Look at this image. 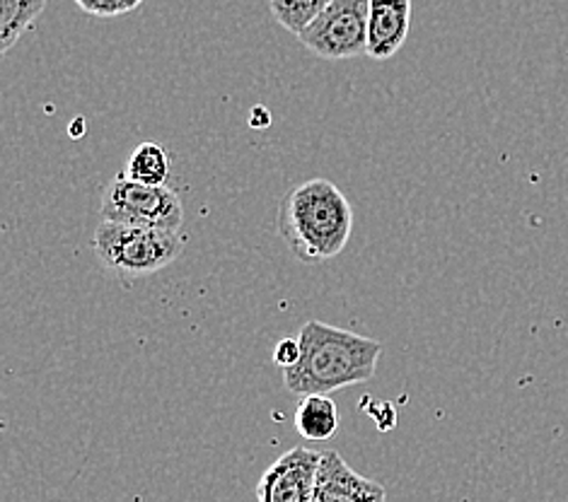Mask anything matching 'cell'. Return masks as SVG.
I'll list each match as a JSON object with an SVG mask.
<instances>
[{"label":"cell","instance_id":"1","mask_svg":"<svg viewBox=\"0 0 568 502\" xmlns=\"http://www.w3.org/2000/svg\"><path fill=\"white\" fill-rule=\"evenodd\" d=\"M301 360L293 368L281 370L283 385L295 397H329L351 385L368 382L375 377L383 344L368 336L329 327L317 319L303 324Z\"/></svg>","mask_w":568,"mask_h":502},{"label":"cell","instance_id":"2","mask_svg":"<svg viewBox=\"0 0 568 502\" xmlns=\"http://www.w3.org/2000/svg\"><path fill=\"white\" fill-rule=\"evenodd\" d=\"M354 229V211L329 180H310L291 188L278 206V235L293 256L322 264L339 256Z\"/></svg>","mask_w":568,"mask_h":502},{"label":"cell","instance_id":"3","mask_svg":"<svg viewBox=\"0 0 568 502\" xmlns=\"http://www.w3.org/2000/svg\"><path fill=\"white\" fill-rule=\"evenodd\" d=\"M92 247L98 259L116 276L141 278L180 259L184 249L182 233L151 227H131L119 223H100L94 229Z\"/></svg>","mask_w":568,"mask_h":502},{"label":"cell","instance_id":"4","mask_svg":"<svg viewBox=\"0 0 568 502\" xmlns=\"http://www.w3.org/2000/svg\"><path fill=\"white\" fill-rule=\"evenodd\" d=\"M102 221L180 233L184 208L172 188L139 184L126 174H119L102 194Z\"/></svg>","mask_w":568,"mask_h":502},{"label":"cell","instance_id":"5","mask_svg":"<svg viewBox=\"0 0 568 502\" xmlns=\"http://www.w3.org/2000/svg\"><path fill=\"white\" fill-rule=\"evenodd\" d=\"M371 8V0H334L297 39L327 61L363 57L368 51Z\"/></svg>","mask_w":568,"mask_h":502},{"label":"cell","instance_id":"6","mask_svg":"<svg viewBox=\"0 0 568 502\" xmlns=\"http://www.w3.org/2000/svg\"><path fill=\"white\" fill-rule=\"evenodd\" d=\"M322 454L307 447L278 457L256 483L260 502H313Z\"/></svg>","mask_w":568,"mask_h":502},{"label":"cell","instance_id":"7","mask_svg":"<svg viewBox=\"0 0 568 502\" xmlns=\"http://www.w3.org/2000/svg\"><path fill=\"white\" fill-rule=\"evenodd\" d=\"M313 502H387V491L351 469L339 452L329 450L320 461Z\"/></svg>","mask_w":568,"mask_h":502},{"label":"cell","instance_id":"8","mask_svg":"<svg viewBox=\"0 0 568 502\" xmlns=\"http://www.w3.org/2000/svg\"><path fill=\"white\" fill-rule=\"evenodd\" d=\"M412 27V6H373L368 24V57L387 61L404 47Z\"/></svg>","mask_w":568,"mask_h":502},{"label":"cell","instance_id":"9","mask_svg":"<svg viewBox=\"0 0 568 502\" xmlns=\"http://www.w3.org/2000/svg\"><path fill=\"white\" fill-rule=\"evenodd\" d=\"M295 430L310 442H327L339 430V411L329 397H303L295 411Z\"/></svg>","mask_w":568,"mask_h":502},{"label":"cell","instance_id":"10","mask_svg":"<svg viewBox=\"0 0 568 502\" xmlns=\"http://www.w3.org/2000/svg\"><path fill=\"white\" fill-rule=\"evenodd\" d=\"M47 0H0V51L8 53L42 16Z\"/></svg>","mask_w":568,"mask_h":502},{"label":"cell","instance_id":"11","mask_svg":"<svg viewBox=\"0 0 568 502\" xmlns=\"http://www.w3.org/2000/svg\"><path fill=\"white\" fill-rule=\"evenodd\" d=\"M124 174L139 184L165 186L170 174V157L165 153V147L158 143H141L136 151L131 153Z\"/></svg>","mask_w":568,"mask_h":502},{"label":"cell","instance_id":"12","mask_svg":"<svg viewBox=\"0 0 568 502\" xmlns=\"http://www.w3.org/2000/svg\"><path fill=\"white\" fill-rule=\"evenodd\" d=\"M334 0H268L274 18L283 30L293 34L305 32L324 10H327Z\"/></svg>","mask_w":568,"mask_h":502},{"label":"cell","instance_id":"13","mask_svg":"<svg viewBox=\"0 0 568 502\" xmlns=\"http://www.w3.org/2000/svg\"><path fill=\"white\" fill-rule=\"evenodd\" d=\"M75 3L94 18H116L141 8L143 0H75Z\"/></svg>","mask_w":568,"mask_h":502},{"label":"cell","instance_id":"14","mask_svg":"<svg viewBox=\"0 0 568 502\" xmlns=\"http://www.w3.org/2000/svg\"><path fill=\"white\" fill-rule=\"evenodd\" d=\"M297 360H301V341L297 338H283L274 348V362L281 370H288Z\"/></svg>","mask_w":568,"mask_h":502},{"label":"cell","instance_id":"15","mask_svg":"<svg viewBox=\"0 0 568 502\" xmlns=\"http://www.w3.org/2000/svg\"><path fill=\"white\" fill-rule=\"evenodd\" d=\"M252 114H254V116H260V119H250V124H252V126H266L268 121H272V119H268V112H266V110H262V106H256V110H252ZM252 114H250V116H252Z\"/></svg>","mask_w":568,"mask_h":502},{"label":"cell","instance_id":"16","mask_svg":"<svg viewBox=\"0 0 568 502\" xmlns=\"http://www.w3.org/2000/svg\"><path fill=\"white\" fill-rule=\"evenodd\" d=\"M373 6H412V0H371Z\"/></svg>","mask_w":568,"mask_h":502}]
</instances>
